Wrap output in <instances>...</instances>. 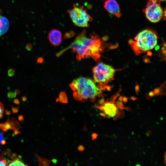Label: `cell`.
Returning a JSON list of instances; mask_svg holds the SVG:
<instances>
[{
    "label": "cell",
    "instance_id": "3",
    "mask_svg": "<svg viewBox=\"0 0 166 166\" xmlns=\"http://www.w3.org/2000/svg\"><path fill=\"white\" fill-rule=\"evenodd\" d=\"M158 37L156 32L147 29L138 33L133 39H130L128 44L136 55L153 49L156 45Z\"/></svg>",
    "mask_w": 166,
    "mask_h": 166
},
{
    "label": "cell",
    "instance_id": "9",
    "mask_svg": "<svg viewBox=\"0 0 166 166\" xmlns=\"http://www.w3.org/2000/svg\"><path fill=\"white\" fill-rule=\"evenodd\" d=\"M62 34L58 30L53 29L50 31L48 38L50 42L53 46L59 45L62 42Z\"/></svg>",
    "mask_w": 166,
    "mask_h": 166
},
{
    "label": "cell",
    "instance_id": "21",
    "mask_svg": "<svg viewBox=\"0 0 166 166\" xmlns=\"http://www.w3.org/2000/svg\"><path fill=\"white\" fill-rule=\"evenodd\" d=\"M98 135L96 133H94L92 135V137L93 140L97 139Z\"/></svg>",
    "mask_w": 166,
    "mask_h": 166
},
{
    "label": "cell",
    "instance_id": "23",
    "mask_svg": "<svg viewBox=\"0 0 166 166\" xmlns=\"http://www.w3.org/2000/svg\"><path fill=\"white\" fill-rule=\"evenodd\" d=\"M14 103L16 104H19L20 103L19 100L18 99H15L13 101Z\"/></svg>",
    "mask_w": 166,
    "mask_h": 166
},
{
    "label": "cell",
    "instance_id": "24",
    "mask_svg": "<svg viewBox=\"0 0 166 166\" xmlns=\"http://www.w3.org/2000/svg\"><path fill=\"white\" fill-rule=\"evenodd\" d=\"M18 110V109L17 108H12V111L14 113H16L17 112Z\"/></svg>",
    "mask_w": 166,
    "mask_h": 166
},
{
    "label": "cell",
    "instance_id": "22",
    "mask_svg": "<svg viewBox=\"0 0 166 166\" xmlns=\"http://www.w3.org/2000/svg\"><path fill=\"white\" fill-rule=\"evenodd\" d=\"M162 17L164 20H166V8L163 11Z\"/></svg>",
    "mask_w": 166,
    "mask_h": 166
},
{
    "label": "cell",
    "instance_id": "19",
    "mask_svg": "<svg viewBox=\"0 0 166 166\" xmlns=\"http://www.w3.org/2000/svg\"><path fill=\"white\" fill-rule=\"evenodd\" d=\"M4 136L2 132L0 131V144H2V142L4 140Z\"/></svg>",
    "mask_w": 166,
    "mask_h": 166
},
{
    "label": "cell",
    "instance_id": "34",
    "mask_svg": "<svg viewBox=\"0 0 166 166\" xmlns=\"http://www.w3.org/2000/svg\"><path fill=\"white\" fill-rule=\"evenodd\" d=\"M17 95L20 93V91L18 90H16L15 91Z\"/></svg>",
    "mask_w": 166,
    "mask_h": 166
},
{
    "label": "cell",
    "instance_id": "35",
    "mask_svg": "<svg viewBox=\"0 0 166 166\" xmlns=\"http://www.w3.org/2000/svg\"><path fill=\"white\" fill-rule=\"evenodd\" d=\"M160 48V46L159 45H157L156 46L155 48V49L156 50H157Z\"/></svg>",
    "mask_w": 166,
    "mask_h": 166
},
{
    "label": "cell",
    "instance_id": "13",
    "mask_svg": "<svg viewBox=\"0 0 166 166\" xmlns=\"http://www.w3.org/2000/svg\"><path fill=\"white\" fill-rule=\"evenodd\" d=\"M35 155L38 159L40 166H49L50 165V163L51 161V160L43 159L40 157L37 154L35 153Z\"/></svg>",
    "mask_w": 166,
    "mask_h": 166
},
{
    "label": "cell",
    "instance_id": "36",
    "mask_svg": "<svg viewBox=\"0 0 166 166\" xmlns=\"http://www.w3.org/2000/svg\"><path fill=\"white\" fill-rule=\"evenodd\" d=\"M1 26H2V22H1V18L0 17V28Z\"/></svg>",
    "mask_w": 166,
    "mask_h": 166
},
{
    "label": "cell",
    "instance_id": "6",
    "mask_svg": "<svg viewBox=\"0 0 166 166\" xmlns=\"http://www.w3.org/2000/svg\"><path fill=\"white\" fill-rule=\"evenodd\" d=\"M146 18L151 22L156 23L162 18L163 14L160 0H148L143 10Z\"/></svg>",
    "mask_w": 166,
    "mask_h": 166
},
{
    "label": "cell",
    "instance_id": "4",
    "mask_svg": "<svg viewBox=\"0 0 166 166\" xmlns=\"http://www.w3.org/2000/svg\"><path fill=\"white\" fill-rule=\"evenodd\" d=\"M94 80L102 90H110L108 84L113 80L116 70L111 66L101 62L92 69Z\"/></svg>",
    "mask_w": 166,
    "mask_h": 166
},
{
    "label": "cell",
    "instance_id": "7",
    "mask_svg": "<svg viewBox=\"0 0 166 166\" xmlns=\"http://www.w3.org/2000/svg\"><path fill=\"white\" fill-rule=\"evenodd\" d=\"M117 97L114 96L111 100L105 101L101 106L96 105L95 107L103 112L108 118L115 117L119 113V108L115 101Z\"/></svg>",
    "mask_w": 166,
    "mask_h": 166
},
{
    "label": "cell",
    "instance_id": "37",
    "mask_svg": "<svg viewBox=\"0 0 166 166\" xmlns=\"http://www.w3.org/2000/svg\"><path fill=\"white\" fill-rule=\"evenodd\" d=\"M160 1H166V0H160Z\"/></svg>",
    "mask_w": 166,
    "mask_h": 166
},
{
    "label": "cell",
    "instance_id": "5",
    "mask_svg": "<svg viewBox=\"0 0 166 166\" xmlns=\"http://www.w3.org/2000/svg\"><path fill=\"white\" fill-rule=\"evenodd\" d=\"M67 12L73 23L77 26L88 27L89 22L93 20L92 18L83 6L74 4L73 7L69 9Z\"/></svg>",
    "mask_w": 166,
    "mask_h": 166
},
{
    "label": "cell",
    "instance_id": "30",
    "mask_svg": "<svg viewBox=\"0 0 166 166\" xmlns=\"http://www.w3.org/2000/svg\"><path fill=\"white\" fill-rule=\"evenodd\" d=\"M147 54L148 56H151L152 55V53L151 51H148Z\"/></svg>",
    "mask_w": 166,
    "mask_h": 166
},
{
    "label": "cell",
    "instance_id": "27",
    "mask_svg": "<svg viewBox=\"0 0 166 166\" xmlns=\"http://www.w3.org/2000/svg\"><path fill=\"white\" fill-rule=\"evenodd\" d=\"M164 163L165 164H166V152H165L164 155Z\"/></svg>",
    "mask_w": 166,
    "mask_h": 166
},
{
    "label": "cell",
    "instance_id": "31",
    "mask_svg": "<svg viewBox=\"0 0 166 166\" xmlns=\"http://www.w3.org/2000/svg\"><path fill=\"white\" fill-rule=\"evenodd\" d=\"M54 163H56L57 162V160L56 159H52L51 160Z\"/></svg>",
    "mask_w": 166,
    "mask_h": 166
},
{
    "label": "cell",
    "instance_id": "1",
    "mask_svg": "<svg viewBox=\"0 0 166 166\" xmlns=\"http://www.w3.org/2000/svg\"><path fill=\"white\" fill-rule=\"evenodd\" d=\"M105 46L98 36L93 33L90 37H88L86 30H84L69 45L58 54L61 55L67 50L72 49L73 52L76 53V57L78 60L91 57L97 61L100 58Z\"/></svg>",
    "mask_w": 166,
    "mask_h": 166
},
{
    "label": "cell",
    "instance_id": "26",
    "mask_svg": "<svg viewBox=\"0 0 166 166\" xmlns=\"http://www.w3.org/2000/svg\"><path fill=\"white\" fill-rule=\"evenodd\" d=\"M26 48L28 50H30L31 48V46L30 44H28L26 46Z\"/></svg>",
    "mask_w": 166,
    "mask_h": 166
},
{
    "label": "cell",
    "instance_id": "20",
    "mask_svg": "<svg viewBox=\"0 0 166 166\" xmlns=\"http://www.w3.org/2000/svg\"><path fill=\"white\" fill-rule=\"evenodd\" d=\"M78 149L80 151L82 152L84 150L85 148L83 146L80 145L78 147Z\"/></svg>",
    "mask_w": 166,
    "mask_h": 166
},
{
    "label": "cell",
    "instance_id": "32",
    "mask_svg": "<svg viewBox=\"0 0 166 166\" xmlns=\"http://www.w3.org/2000/svg\"><path fill=\"white\" fill-rule=\"evenodd\" d=\"M123 101L124 102H126L127 101V98L126 97H124L123 99Z\"/></svg>",
    "mask_w": 166,
    "mask_h": 166
},
{
    "label": "cell",
    "instance_id": "15",
    "mask_svg": "<svg viewBox=\"0 0 166 166\" xmlns=\"http://www.w3.org/2000/svg\"><path fill=\"white\" fill-rule=\"evenodd\" d=\"M10 160L8 159H4L0 160V166H7L10 162Z\"/></svg>",
    "mask_w": 166,
    "mask_h": 166
},
{
    "label": "cell",
    "instance_id": "17",
    "mask_svg": "<svg viewBox=\"0 0 166 166\" xmlns=\"http://www.w3.org/2000/svg\"><path fill=\"white\" fill-rule=\"evenodd\" d=\"M4 111V106L3 104L0 102V119L2 117Z\"/></svg>",
    "mask_w": 166,
    "mask_h": 166
},
{
    "label": "cell",
    "instance_id": "29",
    "mask_svg": "<svg viewBox=\"0 0 166 166\" xmlns=\"http://www.w3.org/2000/svg\"><path fill=\"white\" fill-rule=\"evenodd\" d=\"M162 53L164 54L165 56L166 57V49H165L164 50L162 51Z\"/></svg>",
    "mask_w": 166,
    "mask_h": 166
},
{
    "label": "cell",
    "instance_id": "10",
    "mask_svg": "<svg viewBox=\"0 0 166 166\" xmlns=\"http://www.w3.org/2000/svg\"><path fill=\"white\" fill-rule=\"evenodd\" d=\"M19 124L16 121H9L8 120L6 122L0 124V129L3 132H6L8 129H12L14 131L15 133H18L17 127L19 128Z\"/></svg>",
    "mask_w": 166,
    "mask_h": 166
},
{
    "label": "cell",
    "instance_id": "18",
    "mask_svg": "<svg viewBox=\"0 0 166 166\" xmlns=\"http://www.w3.org/2000/svg\"><path fill=\"white\" fill-rule=\"evenodd\" d=\"M15 71L13 69H9L8 71V75L10 77H13L14 75Z\"/></svg>",
    "mask_w": 166,
    "mask_h": 166
},
{
    "label": "cell",
    "instance_id": "25",
    "mask_svg": "<svg viewBox=\"0 0 166 166\" xmlns=\"http://www.w3.org/2000/svg\"><path fill=\"white\" fill-rule=\"evenodd\" d=\"M148 95L150 97H153L155 93L154 92L151 91L149 93Z\"/></svg>",
    "mask_w": 166,
    "mask_h": 166
},
{
    "label": "cell",
    "instance_id": "11",
    "mask_svg": "<svg viewBox=\"0 0 166 166\" xmlns=\"http://www.w3.org/2000/svg\"><path fill=\"white\" fill-rule=\"evenodd\" d=\"M2 22V26L0 28V37L6 33L10 26L8 19L5 17L0 14Z\"/></svg>",
    "mask_w": 166,
    "mask_h": 166
},
{
    "label": "cell",
    "instance_id": "8",
    "mask_svg": "<svg viewBox=\"0 0 166 166\" xmlns=\"http://www.w3.org/2000/svg\"><path fill=\"white\" fill-rule=\"evenodd\" d=\"M104 6L111 14L118 18L121 16L119 6L115 0H106L104 2Z\"/></svg>",
    "mask_w": 166,
    "mask_h": 166
},
{
    "label": "cell",
    "instance_id": "16",
    "mask_svg": "<svg viewBox=\"0 0 166 166\" xmlns=\"http://www.w3.org/2000/svg\"><path fill=\"white\" fill-rule=\"evenodd\" d=\"M17 95L15 91H9L7 93V97L9 98H13L15 97Z\"/></svg>",
    "mask_w": 166,
    "mask_h": 166
},
{
    "label": "cell",
    "instance_id": "28",
    "mask_svg": "<svg viewBox=\"0 0 166 166\" xmlns=\"http://www.w3.org/2000/svg\"><path fill=\"white\" fill-rule=\"evenodd\" d=\"M27 98L25 97H22V100L23 101H26Z\"/></svg>",
    "mask_w": 166,
    "mask_h": 166
},
{
    "label": "cell",
    "instance_id": "33",
    "mask_svg": "<svg viewBox=\"0 0 166 166\" xmlns=\"http://www.w3.org/2000/svg\"><path fill=\"white\" fill-rule=\"evenodd\" d=\"M100 115L103 117H106V115L104 113H100Z\"/></svg>",
    "mask_w": 166,
    "mask_h": 166
},
{
    "label": "cell",
    "instance_id": "12",
    "mask_svg": "<svg viewBox=\"0 0 166 166\" xmlns=\"http://www.w3.org/2000/svg\"><path fill=\"white\" fill-rule=\"evenodd\" d=\"M12 158L13 159V160L10 161L8 166H27L21 160V156H17L15 154H14L12 156Z\"/></svg>",
    "mask_w": 166,
    "mask_h": 166
},
{
    "label": "cell",
    "instance_id": "2",
    "mask_svg": "<svg viewBox=\"0 0 166 166\" xmlns=\"http://www.w3.org/2000/svg\"><path fill=\"white\" fill-rule=\"evenodd\" d=\"M69 86L73 91V96L77 100L85 102L88 99L92 101L100 95L102 90L91 79L80 77L73 80Z\"/></svg>",
    "mask_w": 166,
    "mask_h": 166
},
{
    "label": "cell",
    "instance_id": "14",
    "mask_svg": "<svg viewBox=\"0 0 166 166\" xmlns=\"http://www.w3.org/2000/svg\"><path fill=\"white\" fill-rule=\"evenodd\" d=\"M57 102L63 103H67L68 99L66 94L65 92H61L59 94L58 97L56 100Z\"/></svg>",
    "mask_w": 166,
    "mask_h": 166
}]
</instances>
